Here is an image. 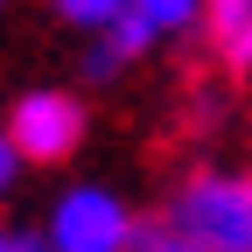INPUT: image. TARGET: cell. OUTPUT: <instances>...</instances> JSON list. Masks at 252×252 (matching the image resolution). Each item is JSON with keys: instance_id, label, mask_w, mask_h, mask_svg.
<instances>
[{"instance_id": "obj_1", "label": "cell", "mask_w": 252, "mask_h": 252, "mask_svg": "<svg viewBox=\"0 0 252 252\" xmlns=\"http://www.w3.org/2000/svg\"><path fill=\"white\" fill-rule=\"evenodd\" d=\"M154 217H168L196 252H252V168L238 161L182 168Z\"/></svg>"}, {"instance_id": "obj_2", "label": "cell", "mask_w": 252, "mask_h": 252, "mask_svg": "<svg viewBox=\"0 0 252 252\" xmlns=\"http://www.w3.org/2000/svg\"><path fill=\"white\" fill-rule=\"evenodd\" d=\"M35 238H42V252H133L140 203L105 175H77V182L49 189Z\"/></svg>"}, {"instance_id": "obj_3", "label": "cell", "mask_w": 252, "mask_h": 252, "mask_svg": "<svg viewBox=\"0 0 252 252\" xmlns=\"http://www.w3.org/2000/svg\"><path fill=\"white\" fill-rule=\"evenodd\" d=\"M0 133H7L21 175L28 168H70L91 147V98L77 84H21L7 112H0Z\"/></svg>"}, {"instance_id": "obj_4", "label": "cell", "mask_w": 252, "mask_h": 252, "mask_svg": "<svg viewBox=\"0 0 252 252\" xmlns=\"http://www.w3.org/2000/svg\"><path fill=\"white\" fill-rule=\"evenodd\" d=\"M196 21H203V0H112L105 28L84 42V77L105 84L175 42H196Z\"/></svg>"}, {"instance_id": "obj_5", "label": "cell", "mask_w": 252, "mask_h": 252, "mask_svg": "<svg viewBox=\"0 0 252 252\" xmlns=\"http://www.w3.org/2000/svg\"><path fill=\"white\" fill-rule=\"evenodd\" d=\"M196 42L217 56L231 84H252V0H210L196 21Z\"/></svg>"}, {"instance_id": "obj_6", "label": "cell", "mask_w": 252, "mask_h": 252, "mask_svg": "<svg viewBox=\"0 0 252 252\" xmlns=\"http://www.w3.org/2000/svg\"><path fill=\"white\" fill-rule=\"evenodd\" d=\"M133 252H196L168 217H140V238H133Z\"/></svg>"}, {"instance_id": "obj_7", "label": "cell", "mask_w": 252, "mask_h": 252, "mask_svg": "<svg viewBox=\"0 0 252 252\" xmlns=\"http://www.w3.org/2000/svg\"><path fill=\"white\" fill-rule=\"evenodd\" d=\"M0 252H42L35 224H14V217H0Z\"/></svg>"}, {"instance_id": "obj_8", "label": "cell", "mask_w": 252, "mask_h": 252, "mask_svg": "<svg viewBox=\"0 0 252 252\" xmlns=\"http://www.w3.org/2000/svg\"><path fill=\"white\" fill-rule=\"evenodd\" d=\"M21 189V161H14V147H7V133H0V210H7V196Z\"/></svg>"}, {"instance_id": "obj_9", "label": "cell", "mask_w": 252, "mask_h": 252, "mask_svg": "<svg viewBox=\"0 0 252 252\" xmlns=\"http://www.w3.org/2000/svg\"><path fill=\"white\" fill-rule=\"evenodd\" d=\"M0 14H7V7H0Z\"/></svg>"}]
</instances>
